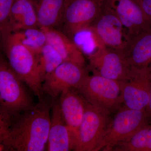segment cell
Returning <instances> with one entry per match:
<instances>
[{"mask_svg": "<svg viewBox=\"0 0 151 151\" xmlns=\"http://www.w3.org/2000/svg\"><path fill=\"white\" fill-rule=\"evenodd\" d=\"M14 33L22 44L38 56L47 43L46 34L39 27L26 29Z\"/></svg>", "mask_w": 151, "mask_h": 151, "instance_id": "22", "label": "cell"}, {"mask_svg": "<svg viewBox=\"0 0 151 151\" xmlns=\"http://www.w3.org/2000/svg\"><path fill=\"white\" fill-rule=\"evenodd\" d=\"M150 119L147 110L138 111L125 106L120 108L108 124L96 151L113 150L115 146L149 124Z\"/></svg>", "mask_w": 151, "mask_h": 151, "instance_id": "3", "label": "cell"}, {"mask_svg": "<svg viewBox=\"0 0 151 151\" xmlns=\"http://www.w3.org/2000/svg\"><path fill=\"white\" fill-rule=\"evenodd\" d=\"M110 114L86 100L84 117L73 151H96L108 124Z\"/></svg>", "mask_w": 151, "mask_h": 151, "instance_id": "7", "label": "cell"}, {"mask_svg": "<svg viewBox=\"0 0 151 151\" xmlns=\"http://www.w3.org/2000/svg\"><path fill=\"white\" fill-rule=\"evenodd\" d=\"M75 140L63 116L59 100H55L51 109V124L47 143L49 151L73 150Z\"/></svg>", "mask_w": 151, "mask_h": 151, "instance_id": "13", "label": "cell"}, {"mask_svg": "<svg viewBox=\"0 0 151 151\" xmlns=\"http://www.w3.org/2000/svg\"><path fill=\"white\" fill-rule=\"evenodd\" d=\"M140 2L143 10L151 21V0H140Z\"/></svg>", "mask_w": 151, "mask_h": 151, "instance_id": "24", "label": "cell"}, {"mask_svg": "<svg viewBox=\"0 0 151 151\" xmlns=\"http://www.w3.org/2000/svg\"><path fill=\"white\" fill-rule=\"evenodd\" d=\"M121 82L124 106L138 111L147 110L151 86L148 69L134 70L129 77Z\"/></svg>", "mask_w": 151, "mask_h": 151, "instance_id": "12", "label": "cell"}, {"mask_svg": "<svg viewBox=\"0 0 151 151\" xmlns=\"http://www.w3.org/2000/svg\"><path fill=\"white\" fill-rule=\"evenodd\" d=\"M112 151H151V124L142 127Z\"/></svg>", "mask_w": 151, "mask_h": 151, "instance_id": "20", "label": "cell"}, {"mask_svg": "<svg viewBox=\"0 0 151 151\" xmlns=\"http://www.w3.org/2000/svg\"><path fill=\"white\" fill-rule=\"evenodd\" d=\"M103 6L115 14L131 39L151 30V21L140 0H104Z\"/></svg>", "mask_w": 151, "mask_h": 151, "instance_id": "8", "label": "cell"}, {"mask_svg": "<svg viewBox=\"0 0 151 151\" xmlns=\"http://www.w3.org/2000/svg\"><path fill=\"white\" fill-rule=\"evenodd\" d=\"M123 55L127 63L134 70H146L150 68L151 30L133 39Z\"/></svg>", "mask_w": 151, "mask_h": 151, "instance_id": "15", "label": "cell"}, {"mask_svg": "<svg viewBox=\"0 0 151 151\" xmlns=\"http://www.w3.org/2000/svg\"><path fill=\"white\" fill-rule=\"evenodd\" d=\"M55 99L45 95L37 104L12 116L6 137L0 143V151H44L51 124L50 111Z\"/></svg>", "mask_w": 151, "mask_h": 151, "instance_id": "1", "label": "cell"}, {"mask_svg": "<svg viewBox=\"0 0 151 151\" xmlns=\"http://www.w3.org/2000/svg\"><path fill=\"white\" fill-rule=\"evenodd\" d=\"M91 26L105 46L124 54L131 40L113 12L103 6L99 16Z\"/></svg>", "mask_w": 151, "mask_h": 151, "instance_id": "11", "label": "cell"}, {"mask_svg": "<svg viewBox=\"0 0 151 151\" xmlns=\"http://www.w3.org/2000/svg\"><path fill=\"white\" fill-rule=\"evenodd\" d=\"M70 38L88 57L106 47L91 25L78 31Z\"/></svg>", "mask_w": 151, "mask_h": 151, "instance_id": "19", "label": "cell"}, {"mask_svg": "<svg viewBox=\"0 0 151 151\" xmlns=\"http://www.w3.org/2000/svg\"><path fill=\"white\" fill-rule=\"evenodd\" d=\"M3 49L12 69L39 100L45 96L40 76L38 58L18 39L14 32L1 34Z\"/></svg>", "mask_w": 151, "mask_h": 151, "instance_id": "2", "label": "cell"}, {"mask_svg": "<svg viewBox=\"0 0 151 151\" xmlns=\"http://www.w3.org/2000/svg\"><path fill=\"white\" fill-rule=\"evenodd\" d=\"M148 72L149 74H150V77H151V67L149 68Z\"/></svg>", "mask_w": 151, "mask_h": 151, "instance_id": "26", "label": "cell"}, {"mask_svg": "<svg viewBox=\"0 0 151 151\" xmlns=\"http://www.w3.org/2000/svg\"><path fill=\"white\" fill-rule=\"evenodd\" d=\"M23 82L1 55L0 110L15 116L34 105Z\"/></svg>", "mask_w": 151, "mask_h": 151, "instance_id": "5", "label": "cell"}, {"mask_svg": "<svg viewBox=\"0 0 151 151\" xmlns=\"http://www.w3.org/2000/svg\"><path fill=\"white\" fill-rule=\"evenodd\" d=\"M147 111L151 118V86L150 92V98H149L148 104L147 107Z\"/></svg>", "mask_w": 151, "mask_h": 151, "instance_id": "25", "label": "cell"}, {"mask_svg": "<svg viewBox=\"0 0 151 151\" xmlns=\"http://www.w3.org/2000/svg\"><path fill=\"white\" fill-rule=\"evenodd\" d=\"M77 90L88 103L110 115L123 103L121 81L97 74L88 76Z\"/></svg>", "mask_w": 151, "mask_h": 151, "instance_id": "4", "label": "cell"}, {"mask_svg": "<svg viewBox=\"0 0 151 151\" xmlns=\"http://www.w3.org/2000/svg\"><path fill=\"white\" fill-rule=\"evenodd\" d=\"M88 59L94 74L112 80L124 81L134 71L122 53L107 47L89 56Z\"/></svg>", "mask_w": 151, "mask_h": 151, "instance_id": "10", "label": "cell"}, {"mask_svg": "<svg viewBox=\"0 0 151 151\" xmlns=\"http://www.w3.org/2000/svg\"><path fill=\"white\" fill-rule=\"evenodd\" d=\"M35 9L39 27H60L65 0H30Z\"/></svg>", "mask_w": 151, "mask_h": 151, "instance_id": "17", "label": "cell"}, {"mask_svg": "<svg viewBox=\"0 0 151 151\" xmlns=\"http://www.w3.org/2000/svg\"><path fill=\"white\" fill-rule=\"evenodd\" d=\"M12 32L39 27L35 9L30 0H15L9 22Z\"/></svg>", "mask_w": 151, "mask_h": 151, "instance_id": "18", "label": "cell"}, {"mask_svg": "<svg viewBox=\"0 0 151 151\" xmlns=\"http://www.w3.org/2000/svg\"><path fill=\"white\" fill-rule=\"evenodd\" d=\"M41 29L46 34L47 43L53 47L58 52L64 61L73 63L85 67V60L84 54L71 39L58 29Z\"/></svg>", "mask_w": 151, "mask_h": 151, "instance_id": "16", "label": "cell"}, {"mask_svg": "<svg viewBox=\"0 0 151 151\" xmlns=\"http://www.w3.org/2000/svg\"><path fill=\"white\" fill-rule=\"evenodd\" d=\"M15 0H0V29L1 33L11 32L9 22L11 10Z\"/></svg>", "mask_w": 151, "mask_h": 151, "instance_id": "23", "label": "cell"}, {"mask_svg": "<svg viewBox=\"0 0 151 151\" xmlns=\"http://www.w3.org/2000/svg\"><path fill=\"white\" fill-rule=\"evenodd\" d=\"M59 100L63 116L76 144L85 113L86 100L77 89L68 88L63 91Z\"/></svg>", "mask_w": 151, "mask_h": 151, "instance_id": "14", "label": "cell"}, {"mask_svg": "<svg viewBox=\"0 0 151 151\" xmlns=\"http://www.w3.org/2000/svg\"><path fill=\"white\" fill-rule=\"evenodd\" d=\"M88 76L85 67L64 61L45 78L42 91L45 95L56 98L65 89H79Z\"/></svg>", "mask_w": 151, "mask_h": 151, "instance_id": "9", "label": "cell"}, {"mask_svg": "<svg viewBox=\"0 0 151 151\" xmlns=\"http://www.w3.org/2000/svg\"><path fill=\"white\" fill-rule=\"evenodd\" d=\"M104 0H65L60 30L69 38L92 25L103 9Z\"/></svg>", "mask_w": 151, "mask_h": 151, "instance_id": "6", "label": "cell"}, {"mask_svg": "<svg viewBox=\"0 0 151 151\" xmlns=\"http://www.w3.org/2000/svg\"><path fill=\"white\" fill-rule=\"evenodd\" d=\"M38 61L40 76L42 83L57 68L64 62L58 52L48 43L42 49Z\"/></svg>", "mask_w": 151, "mask_h": 151, "instance_id": "21", "label": "cell"}]
</instances>
